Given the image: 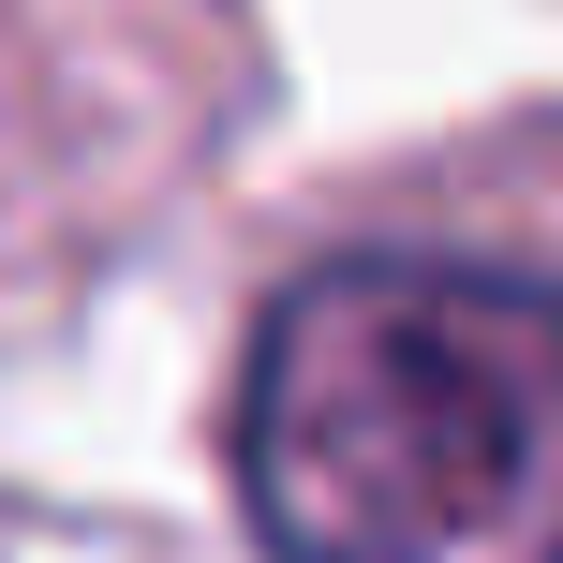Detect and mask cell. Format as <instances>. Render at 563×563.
<instances>
[{
	"mask_svg": "<svg viewBox=\"0 0 563 563\" xmlns=\"http://www.w3.org/2000/svg\"><path fill=\"white\" fill-rule=\"evenodd\" d=\"M238 505L282 563H563V311L519 267L341 253L238 371Z\"/></svg>",
	"mask_w": 563,
	"mask_h": 563,
	"instance_id": "1",
	"label": "cell"
}]
</instances>
